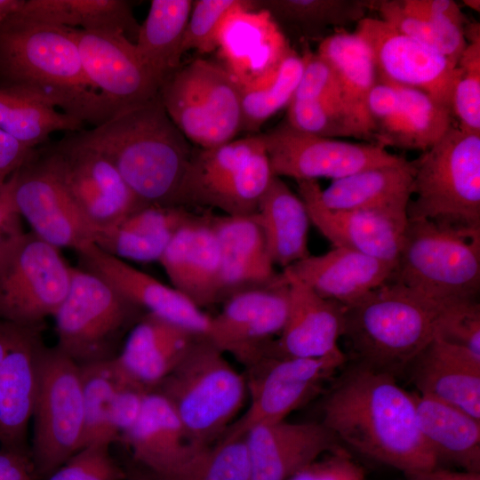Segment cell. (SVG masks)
<instances>
[{"label": "cell", "mask_w": 480, "mask_h": 480, "mask_svg": "<svg viewBox=\"0 0 480 480\" xmlns=\"http://www.w3.org/2000/svg\"><path fill=\"white\" fill-rule=\"evenodd\" d=\"M355 33L372 53L379 82L419 90L452 112L456 64L381 19L364 17Z\"/></svg>", "instance_id": "16"}, {"label": "cell", "mask_w": 480, "mask_h": 480, "mask_svg": "<svg viewBox=\"0 0 480 480\" xmlns=\"http://www.w3.org/2000/svg\"><path fill=\"white\" fill-rule=\"evenodd\" d=\"M145 313L104 278L72 267L69 291L52 316L55 346L79 366L113 360Z\"/></svg>", "instance_id": "7"}, {"label": "cell", "mask_w": 480, "mask_h": 480, "mask_svg": "<svg viewBox=\"0 0 480 480\" xmlns=\"http://www.w3.org/2000/svg\"><path fill=\"white\" fill-rule=\"evenodd\" d=\"M197 216L184 206L146 204L99 231L94 244L123 260L158 261L176 232Z\"/></svg>", "instance_id": "31"}, {"label": "cell", "mask_w": 480, "mask_h": 480, "mask_svg": "<svg viewBox=\"0 0 480 480\" xmlns=\"http://www.w3.org/2000/svg\"><path fill=\"white\" fill-rule=\"evenodd\" d=\"M414 174V162L406 159L366 169L333 180L321 189V200L332 211L366 210L407 215Z\"/></svg>", "instance_id": "32"}, {"label": "cell", "mask_w": 480, "mask_h": 480, "mask_svg": "<svg viewBox=\"0 0 480 480\" xmlns=\"http://www.w3.org/2000/svg\"><path fill=\"white\" fill-rule=\"evenodd\" d=\"M0 480H36L30 454L0 447Z\"/></svg>", "instance_id": "57"}, {"label": "cell", "mask_w": 480, "mask_h": 480, "mask_svg": "<svg viewBox=\"0 0 480 480\" xmlns=\"http://www.w3.org/2000/svg\"><path fill=\"white\" fill-rule=\"evenodd\" d=\"M40 149L97 233L146 205L105 155L71 132Z\"/></svg>", "instance_id": "13"}, {"label": "cell", "mask_w": 480, "mask_h": 480, "mask_svg": "<svg viewBox=\"0 0 480 480\" xmlns=\"http://www.w3.org/2000/svg\"><path fill=\"white\" fill-rule=\"evenodd\" d=\"M87 78L113 115L143 104L160 85L124 35L71 28Z\"/></svg>", "instance_id": "19"}, {"label": "cell", "mask_w": 480, "mask_h": 480, "mask_svg": "<svg viewBox=\"0 0 480 480\" xmlns=\"http://www.w3.org/2000/svg\"><path fill=\"white\" fill-rule=\"evenodd\" d=\"M80 373L84 415L82 448L91 444L111 446L118 442L111 427V410L124 377L114 359L80 366Z\"/></svg>", "instance_id": "40"}, {"label": "cell", "mask_w": 480, "mask_h": 480, "mask_svg": "<svg viewBox=\"0 0 480 480\" xmlns=\"http://www.w3.org/2000/svg\"><path fill=\"white\" fill-rule=\"evenodd\" d=\"M13 200L31 232L58 249L76 252L95 243L97 229L84 215L40 148L13 173Z\"/></svg>", "instance_id": "15"}, {"label": "cell", "mask_w": 480, "mask_h": 480, "mask_svg": "<svg viewBox=\"0 0 480 480\" xmlns=\"http://www.w3.org/2000/svg\"><path fill=\"white\" fill-rule=\"evenodd\" d=\"M250 477L248 452L243 435L224 436L212 445L196 449L185 462L170 473L151 478L154 480H250Z\"/></svg>", "instance_id": "44"}, {"label": "cell", "mask_w": 480, "mask_h": 480, "mask_svg": "<svg viewBox=\"0 0 480 480\" xmlns=\"http://www.w3.org/2000/svg\"><path fill=\"white\" fill-rule=\"evenodd\" d=\"M409 368L418 394L455 406L480 420V356L435 337Z\"/></svg>", "instance_id": "26"}, {"label": "cell", "mask_w": 480, "mask_h": 480, "mask_svg": "<svg viewBox=\"0 0 480 480\" xmlns=\"http://www.w3.org/2000/svg\"><path fill=\"white\" fill-rule=\"evenodd\" d=\"M302 59L303 70L292 100H329L344 107L340 84L330 63L318 53L308 52Z\"/></svg>", "instance_id": "52"}, {"label": "cell", "mask_w": 480, "mask_h": 480, "mask_svg": "<svg viewBox=\"0 0 480 480\" xmlns=\"http://www.w3.org/2000/svg\"><path fill=\"white\" fill-rule=\"evenodd\" d=\"M84 124L20 88L0 85V129L29 148L45 143L55 132H76Z\"/></svg>", "instance_id": "38"}, {"label": "cell", "mask_w": 480, "mask_h": 480, "mask_svg": "<svg viewBox=\"0 0 480 480\" xmlns=\"http://www.w3.org/2000/svg\"><path fill=\"white\" fill-rule=\"evenodd\" d=\"M199 337L146 312L129 332L114 363L125 380L152 391Z\"/></svg>", "instance_id": "29"}, {"label": "cell", "mask_w": 480, "mask_h": 480, "mask_svg": "<svg viewBox=\"0 0 480 480\" xmlns=\"http://www.w3.org/2000/svg\"><path fill=\"white\" fill-rule=\"evenodd\" d=\"M211 316L206 338L224 354H231L245 367L258 360L284 325L289 284L283 274L271 285L237 292Z\"/></svg>", "instance_id": "18"}, {"label": "cell", "mask_w": 480, "mask_h": 480, "mask_svg": "<svg viewBox=\"0 0 480 480\" xmlns=\"http://www.w3.org/2000/svg\"><path fill=\"white\" fill-rule=\"evenodd\" d=\"M463 4L469 7L470 9L478 12L480 11V1L479 0H463Z\"/></svg>", "instance_id": "62"}, {"label": "cell", "mask_w": 480, "mask_h": 480, "mask_svg": "<svg viewBox=\"0 0 480 480\" xmlns=\"http://www.w3.org/2000/svg\"><path fill=\"white\" fill-rule=\"evenodd\" d=\"M110 447H83L46 480H125L126 468L114 458Z\"/></svg>", "instance_id": "50"}, {"label": "cell", "mask_w": 480, "mask_h": 480, "mask_svg": "<svg viewBox=\"0 0 480 480\" xmlns=\"http://www.w3.org/2000/svg\"><path fill=\"white\" fill-rule=\"evenodd\" d=\"M381 20L398 32L428 46L454 64L467 45L464 28L454 22L406 7L403 0L377 1Z\"/></svg>", "instance_id": "41"}, {"label": "cell", "mask_w": 480, "mask_h": 480, "mask_svg": "<svg viewBox=\"0 0 480 480\" xmlns=\"http://www.w3.org/2000/svg\"><path fill=\"white\" fill-rule=\"evenodd\" d=\"M71 134L105 155L143 204L181 206L194 148L166 113L159 93Z\"/></svg>", "instance_id": "3"}, {"label": "cell", "mask_w": 480, "mask_h": 480, "mask_svg": "<svg viewBox=\"0 0 480 480\" xmlns=\"http://www.w3.org/2000/svg\"><path fill=\"white\" fill-rule=\"evenodd\" d=\"M303 70V59L292 49L264 80L242 89L241 132H257L292 101Z\"/></svg>", "instance_id": "42"}, {"label": "cell", "mask_w": 480, "mask_h": 480, "mask_svg": "<svg viewBox=\"0 0 480 480\" xmlns=\"http://www.w3.org/2000/svg\"><path fill=\"white\" fill-rule=\"evenodd\" d=\"M166 113L188 141L211 148L233 140L242 127V88L221 65L196 59L160 86Z\"/></svg>", "instance_id": "9"}, {"label": "cell", "mask_w": 480, "mask_h": 480, "mask_svg": "<svg viewBox=\"0 0 480 480\" xmlns=\"http://www.w3.org/2000/svg\"><path fill=\"white\" fill-rule=\"evenodd\" d=\"M29 453L36 480H46L83 444L80 366L56 346L43 354L31 417Z\"/></svg>", "instance_id": "10"}, {"label": "cell", "mask_w": 480, "mask_h": 480, "mask_svg": "<svg viewBox=\"0 0 480 480\" xmlns=\"http://www.w3.org/2000/svg\"><path fill=\"white\" fill-rule=\"evenodd\" d=\"M317 53L333 68L344 108L362 138L372 139V124L367 104L378 79L368 46L355 32L340 31L322 40Z\"/></svg>", "instance_id": "34"}, {"label": "cell", "mask_w": 480, "mask_h": 480, "mask_svg": "<svg viewBox=\"0 0 480 480\" xmlns=\"http://www.w3.org/2000/svg\"><path fill=\"white\" fill-rule=\"evenodd\" d=\"M412 480H480L479 472L453 471L437 467L410 477Z\"/></svg>", "instance_id": "59"}, {"label": "cell", "mask_w": 480, "mask_h": 480, "mask_svg": "<svg viewBox=\"0 0 480 480\" xmlns=\"http://www.w3.org/2000/svg\"><path fill=\"white\" fill-rule=\"evenodd\" d=\"M76 253L79 268L104 278L147 313L206 338L211 316L177 289L103 252L94 244Z\"/></svg>", "instance_id": "23"}, {"label": "cell", "mask_w": 480, "mask_h": 480, "mask_svg": "<svg viewBox=\"0 0 480 480\" xmlns=\"http://www.w3.org/2000/svg\"><path fill=\"white\" fill-rule=\"evenodd\" d=\"M126 468L125 480H154L132 463L124 465Z\"/></svg>", "instance_id": "61"}, {"label": "cell", "mask_w": 480, "mask_h": 480, "mask_svg": "<svg viewBox=\"0 0 480 480\" xmlns=\"http://www.w3.org/2000/svg\"><path fill=\"white\" fill-rule=\"evenodd\" d=\"M347 359L341 349L321 357L265 352L245 367L249 406L224 436H243L256 424L285 420L290 413L318 396Z\"/></svg>", "instance_id": "12"}, {"label": "cell", "mask_w": 480, "mask_h": 480, "mask_svg": "<svg viewBox=\"0 0 480 480\" xmlns=\"http://www.w3.org/2000/svg\"><path fill=\"white\" fill-rule=\"evenodd\" d=\"M20 216L13 200V174L0 187V253L16 236L23 232Z\"/></svg>", "instance_id": "55"}, {"label": "cell", "mask_w": 480, "mask_h": 480, "mask_svg": "<svg viewBox=\"0 0 480 480\" xmlns=\"http://www.w3.org/2000/svg\"><path fill=\"white\" fill-rule=\"evenodd\" d=\"M274 265L284 268L310 255L309 216L300 196L273 176L256 212Z\"/></svg>", "instance_id": "35"}, {"label": "cell", "mask_w": 480, "mask_h": 480, "mask_svg": "<svg viewBox=\"0 0 480 480\" xmlns=\"http://www.w3.org/2000/svg\"><path fill=\"white\" fill-rule=\"evenodd\" d=\"M196 447L219 441L242 408L244 375L207 338H197L176 367L156 387Z\"/></svg>", "instance_id": "5"}, {"label": "cell", "mask_w": 480, "mask_h": 480, "mask_svg": "<svg viewBox=\"0 0 480 480\" xmlns=\"http://www.w3.org/2000/svg\"><path fill=\"white\" fill-rule=\"evenodd\" d=\"M71 268L60 249L33 232H21L0 253V317L44 325L64 301Z\"/></svg>", "instance_id": "11"}, {"label": "cell", "mask_w": 480, "mask_h": 480, "mask_svg": "<svg viewBox=\"0 0 480 480\" xmlns=\"http://www.w3.org/2000/svg\"><path fill=\"white\" fill-rule=\"evenodd\" d=\"M286 123L312 135L334 139L362 138L343 105L329 100H292L288 105Z\"/></svg>", "instance_id": "48"}, {"label": "cell", "mask_w": 480, "mask_h": 480, "mask_svg": "<svg viewBox=\"0 0 480 480\" xmlns=\"http://www.w3.org/2000/svg\"><path fill=\"white\" fill-rule=\"evenodd\" d=\"M218 49L223 67L242 89L269 76L292 50L276 20L264 10H253L252 0L225 18Z\"/></svg>", "instance_id": "24"}, {"label": "cell", "mask_w": 480, "mask_h": 480, "mask_svg": "<svg viewBox=\"0 0 480 480\" xmlns=\"http://www.w3.org/2000/svg\"><path fill=\"white\" fill-rule=\"evenodd\" d=\"M33 149L0 129V187L20 167Z\"/></svg>", "instance_id": "56"}, {"label": "cell", "mask_w": 480, "mask_h": 480, "mask_svg": "<svg viewBox=\"0 0 480 480\" xmlns=\"http://www.w3.org/2000/svg\"><path fill=\"white\" fill-rule=\"evenodd\" d=\"M297 182L310 222L333 247L357 251L396 266L408 224L407 215L366 210L332 211L323 204L316 180Z\"/></svg>", "instance_id": "21"}, {"label": "cell", "mask_w": 480, "mask_h": 480, "mask_svg": "<svg viewBox=\"0 0 480 480\" xmlns=\"http://www.w3.org/2000/svg\"><path fill=\"white\" fill-rule=\"evenodd\" d=\"M262 147L258 134L211 148H194L182 189L181 206L202 205L212 191Z\"/></svg>", "instance_id": "39"}, {"label": "cell", "mask_w": 480, "mask_h": 480, "mask_svg": "<svg viewBox=\"0 0 480 480\" xmlns=\"http://www.w3.org/2000/svg\"><path fill=\"white\" fill-rule=\"evenodd\" d=\"M26 0H0V24L20 12Z\"/></svg>", "instance_id": "60"}, {"label": "cell", "mask_w": 480, "mask_h": 480, "mask_svg": "<svg viewBox=\"0 0 480 480\" xmlns=\"http://www.w3.org/2000/svg\"><path fill=\"white\" fill-rule=\"evenodd\" d=\"M273 176L263 145L202 205L219 208L228 216L255 214Z\"/></svg>", "instance_id": "46"}, {"label": "cell", "mask_w": 480, "mask_h": 480, "mask_svg": "<svg viewBox=\"0 0 480 480\" xmlns=\"http://www.w3.org/2000/svg\"><path fill=\"white\" fill-rule=\"evenodd\" d=\"M322 415L339 442L409 477L437 467L419 428L413 394L390 374L355 363L330 388Z\"/></svg>", "instance_id": "1"}, {"label": "cell", "mask_w": 480, "mask_h": 480, "mask_svg": "<svg viewBox=\"0 0 480 480\" xmlns=\"http://www.w3.org/2000/svg\"><path fill=\"white\" fill-rule=\"evenodd\" d=\"M413 162L408 220L480 232V135L452 125Z\"/></svg>", "instance_id": "6"}, {"label": "cell", "mask_w": 480, "mask_h": 480, "mask_svg": "<svg viewBox=\"0 0 480 480\" xmlns=\"http://www.w3.org/2000/svg\"><path fill=\"white\" fill-rule=\"evenodd\" d=\"M44 326L0 317V447L29 453L28 428L47 348Z\"/></svg>", "instance_id": "17"}, {"label": "cell", "mask_w": 480, "mask_h": 480, "mask_svg": "<svg viewBox=\"0 0 480 480\" xmlns=\"http://www.w3.org/2000/svg\"><path fill=\"white\" fill-rule=\"evenodd\" d=\"M220 253V302L247 290L273 284L281 277L274 269L256 213L211 216Z\"/></svg>", "instance_id": "27"}, {"label": "cell", "mask_w": 480, "mask_h": 480, "mask_svg": "<svg viewBox=\"0 0 480 480\" xmlns=\"http://www.w3.org/2000/svg\"><path fill=\"white\" fill-rule=\"evenodd\" d=\"M244 436L250 480H287L323 454L340 446L321 421L263 422L248 428Z\"/></svg>", "instance_id": "22"}, {"label": "cell", "mask_w": 480, "mask_h": 480, "mask_svg": "<svg viewBox=\"0 0 480 480\" xmlns=\"http://www.w3.org/2000/svg\"><path fill=\"white\" fill-rule=\"evenodd\" d=\"M182 293L200 308L220 302V253L211 215L196 224Z\"/></svg>", "instance_id": "45"}, {"label": "cell", "mask_w": 480, "mask_h": 480, "mask_svg": "<svg viewBox=\"0 0 480 480\" xmlns=\"http://www.w3.org/2000/svg\"><path fill=\"white\" fill-rule=\"evenodd\" d=\"M419 428L441 460L463 470L480 471V420L442 401L413 394Z\"/></svg>", "instance_id": "33"}, {"label": "cell", "mask_w": 480, "mask_h": 480, "mask_svg": "<svg viewBox=\"0 0 480 480\" xmlns=\"http://www.w3.org/2000/svg\"><path fill=\"white\" fill-rule=\"evenodd\" d=\"M377 1L364 0H252L253 10H264L276 20L303 29H320L358 22Z\"/></svg>", "instance_id": "43"}, {"label": "cell", "mask_w": 480, "mask_h": 480, "mask_svg": "<svg viewBox=\"0 0 480 480\" xmlns=\"http://www.w3.org/2000/svg\"><path fill=\"white\" fill-rule=\"evenodd\" d=\"M260 135L273 175L297 181L337 180L405 159L376 143H352L316 136L300 132L286 122Z\"/></svg>", "instance_id": "14"}, {"label": "cell", "mask_w": 480, "mask_h": 480, "mask_svg": "<svg viewBox=\"0 0 480 480\" xmlns=\"http://www.w3.org/2000/svg\"><path fill=\"white\" fill-rule=\"evenodd\" d=\"M0 85L20 88L92 127L114 116L85 75L71 28L20 13L0 24Z\"/></svg>", "instance_id": "2"}, {"label": "cell", "mask_w": 480, "mask_h": 480, "mask_svg": "<svg viewBox=\"0 0 480 480\" xmlns=\"http://www.w3.org/2000/svg\"><path fill=\"white\" fill-rule=\"evenodd\" d=\"M396 266L343 247L309 255L283 270L323 298L349 306L390 281Z\"/></svg>", "instance_id": "28"}, {"label": "cell", "mask_w": 480, "mask_h": 480, "mask_svg": "<svg viewBox=\"0 0 480 480\" xmlns=\"http://www.w3.org/2000/svg\"><path fill=\"white\" fill-rule=\"evenodd\" d=\"M132 454V463L151 477L170 473L200 447L192 445L168 401L149 391L141 413L121 441Z\"/></svg>", "instance_id": "30"}, {"label": "cell", "mask_w": 480, "mask_h": 480, "mask_svg": "<svg viewBox=\"0 0 480 480\" xmlns=\"http://www.w3.org/2000/svg\"><path fill=\"white\" fill-rule=\"evenodd\" d=\"M467 45L459 60V76L455 82L452 110L459 121L458 127L480 135V27L478 23L465 26Z\"/></svg>", "instance_id": "47"}, {"label": "cell", "mask_w": 480, "mask_h": 480, "mask_svg": "<svg viewBox=\"0 0 480 480\" xmlns=\"http://www.w3.org/2000/svg\"><path fill=\"white\" fill-rule=\"evenodd\" d=\"M287 480H366L364 469L341 446L296 472Z\"/></svg>", "instance_id": "53"}, {"label": "cell", "mask_w": 480, "mask_h": 480, "mask_svg": "<svg viewBox=\"0 0 480 480\" xmlns=\"http://www.w3.org/2000/svg\"><path fill=\"white\" fill-rule=\"evenodd\" d=\"M251 0H196L193 1L186 28L182 51L196 50L209 53L218 49L221 25L232 11L247 6Z\"/></svg>", "instance_id": "49"}, {"label": "cell", "mask_w": 480, "mask_h": 480, "mask_svg": "<svg viewBox=\"0 0 480 480\" xmlns=\"http://www.w3.org/2000/svg\"><path fill=\"white\" fill-rule=\"evenodd\" d=\"M191 0H152L140 25L136 50L159 85L180 67Z\"/></svg>", "instance_id": "36"}, {"label": "cell", "mask_w": 480, "mask_h": 480, "mask_svg": "<svg viewBox=\"0 0 480 480\" xmlns=\"http://www.w3.org/2000/svg\"><path fill=\"white\" fill-rule=\"evenodd\" d=\"M149 390L124 378L111 410V427L118 442L139 419Z\"/></svg>", "instance_id": "54"}, {"label": "cell", "mask_w": 480, "mask_h": 480, "mask_svg": "<svg viewBox=\"0 0 480 480\" xmlns=\"http://www.w3.org/2000/svg\"><path fill=\"white\" fill-rule=\"evenodd\" d=\"M18 13L60 27L120 33L133 43L140 28L132 4L125 0H26Z\"/></svg>", "instance_id": "37"}, {"label": "cell", "mask_w": 480, "mask_h": 480, "mask_svg": "<svg viewBox=\"0 0 480 480\" xmlns=\"http://www.w3.org/2000/svg\"><path fill=\"white\" fill-rule=\"evenodd\" d=\"M436 337L480 356V304L477 300L448 303L440 316Z\"/></svg>", "instance_id": "51"}, {"label": "cell", "mask_w": 480, "mask_h": 480, "mask_svg": "<svg viewBox=\"0 0 480 480\" xmlns=\"http://www.w3.org/2000/svg\"><path fill=\"white\" fill-rule=\"evenodd\" d=\"M448 303L389 281L346 307L342 336L355 363L395 377L436 336Z\"/></svg>", "instance_id": "4"}, {"label": "cell", "mask_w": 480, "mask_h": 480, "mask_svg": "<svg viewBox=\"0 0 480 480\" xmlns=\"http://www.w3.org/2000/svg\"><path fill=\"white\" fill-rule=\"evenodd\" d=\"M289 284L284 325L265 352L286 356L321 357L340 350L346 306L323 298L306 284L283 270Z\"/></svg>", "instance_id": "25"}, {"label": "cell", "mask_w": 480, "mask_h": 480, "mask_svg": "<svg viewBox=\"0 0 480 480\" xmlns=\"http://www.w3.org/2000/svg\"><path fill=\"white\" fill-rule=\"evenodd\" d=\"M404 4L412 10L449 20L465 27L466 18L460 6L452 0H403Z\"/></svg>", "instance_id": "58"}, {"label": "cell", "mask_w": 480, "mask_h": 480, "mask_svg": "<svg viewBox=\"0 0 480 480\" xmlns=\"http://www.w3.org/2000/svg\"><path fill=\"white\" fill-rule=\"evenodd\" d=\"M390 281L439 302L477 300L480 232H461L408 220Z\"/></svg>", "instance_id": "8"}, {"label": "cell", "mask_w": 480, "mask_h": 480, "mask_svg": "<svg viewBox=\"0 0 480 480\" xmlns=\"http://www.w3.org/2000/svg\"><path fill=\"white\" fill-rule=\"evenodd\" d=\"M374 143L422 152L453 125L452 112L426 93L377 81L368 98Z\"/></svg>", "instance_id": "20"}]
</instances>
